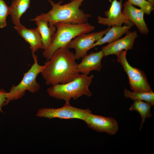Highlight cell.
Returning <instances> with one entry per match:
<instances>
[{
  "label": "cell",
  "instance_id": "obj_1",
  "mask_svg": "<svg viewBox=\"0 0 154 154\" xmlns=\"http://www.w3.org/2000/svg\"><path fill=\"white\" fill-rule=\"evenodd\" d=\"M75 54L66 47L56 50L42 66L41 72L46 84L52 85L69 82L80 74Z\"/></svg>",
  "mask_w": 154,
  "mask_h": 154
},
{
  "label": "cell",
  "instance_id": "obj_2",
  "mask_svg": "<svg viewBox=\"0 0 154 154\" xmlns=\"http://www.w3.org/2000/svg\"><path fill=\"white\" fill-rule=\"evenodd\" d=\"M84 0H71L68 3L61 5L62 1L56 3L52 0H48L52 6L51 9L46 13H41L31 20H46L50 26L54 25L58 22L72 24L87 22L91 15L85 13L80 8Z\"/></svg>",
  "mask_w": 154,
  "mask_h": 154
},
{
  "label": "cell",
  "instance_id": "obj_3",
  "mask_svg": "<svg viewBox=\"0 0 154 154\" xmlns=\"http://www.w3.org/2000/svg\"><path fill=\"white\" fill-rule=\"evenodd\" d=\"M94 76L84 74H79L72 81L64 84L51 85L46 90L47 94L57 100H64L65 105H69L71 99L76 100L85 95L88 97L92 95L89 87Z\"/></svg>",
  "mask_w": 154,
  "mask_h": 154
},
{
  "label": "cell",
  "instance_id": "obj_4",
  "mask_svg": "<svg viewBox=\"0 0 154 154\" xmlns=\"http://www.w3.org/2000/svg\"><path fill=\"white\" fill-rule=\"evenodd\" d=\"M56 31L52 37L50 46L43 52L42 54L48 60L57 49L66 47L68 43L80 35L91 32L95 27L88 22L80 24L58 22L54 25Z\"/></svg>",
  "mask_w": 154,
  "mask_h": 154
},
{
  "label": "cell",
  "instance_id": "obj_5",
  "mask_svg": "<svg viewBox=\"0 0 154 154\" xmlns=\"http://www.w3.org/2000/svg\"><path fill=\"white\" fill-rule=\"evenodd\" d=\"M34 63L30 68L24 74L21 81L17 85H14L7 94L6 105L10 102L22 98L28 91L34 93L38 92L40 85L37 81V78L41 73L42 66L39 64L37 56L32 54Z\"/></svg>",
  "mask_w": 154,
  "mask_h": 154
},
{
  "label": "cell",
  "instance_id": "obj_6",
  "mask_svg": "<svg viewBox=\"0 0 154 154\" xmlns=\"http://www.w3.org/2000/svg\"><path fill=\"white\" fill-rule=\"evenodd\" d=\"M127 50H123L117 55V61L122 66L128 76L130 87L132 91L146 92L153 91L145 73L132 67L126 58Z\"/></svg>",
  "mask_w": 154,
  "mask_h": 154
},
{
  "label": "cell",
  "instance_id": "obj_7",
  "mask_svg": "<svg viewBox=\"0 0 154 154\" xmlns=\"http://www.w3.org/2000/svg\"><path fill=\"white\" fill-rule=\"evenodd\" d=\"M92 113L89 108L81 109L65 105L58 108H42L39 109L36 116L48 119L58 118L63 119H78L84 121L87 116Z\"/></svg>",
  "mask_w": 154,
  "mask_h": 154
},
{
  "label": "cell",
  "instance_id": "obj_8",
  "mask_svg": "<svg viewBox=\"0 0 154 154\" xmlns=\"http://www.w3.org/2000/svg\"><path fill=\"white\" fill-rule=\"evenodd\" d=\"M110 27L98 32H90L77 36L68 43L66 47L69 49L75 50L74 54L76 59L82 58L87 54L92 46L104 35Z\"/></svg>",
  "mask_w": 154,
  "mask_h": 154
},
{
  "label": "cell",
  "instance_id": "obj_9",
  "mask_svg": "<svg viewBox=\"0 0 154 154\" xmlns=\"http://www.w3.org/2000/svg\"><path fill=\"white\" fill-rule=\"evenodd\" d=\"M123 0H110L111 4L108 10L104 12L106 17L98 16L97 17L98 23L108 27L114 26H121L123 24L126 25L130 24L132 22L128 19L123 14L122 9Z\"/></svg>",
  "mask_w": 154,
  "mask_h": 154
},
{
  "label": "cell",
  "instance_id": "obj_10",
  "mask_svg": "<svg viewBox=\"0 0 154 154\" xmlns=\"http://www.w3.org/2000/svg\"><path fill=\"white\" fill-rule=\"evenodd\" d=\"M84 121L88 127L99 132H104L109 135L115 134L118 129V123L114 118L89 114Z\"/></svg>",
  "mask_w": 154,
  "mask_h": 154
},
{
  "label": "cell",
  "instance_id": "obj_11",
  "mask_svg": "<svg viewBox=\"0 0 154 154\" xmlns=\"http://www.w3.org/2000/svg\"><path fill=\"white\" fill-rule=\"evenodd\" d=\"M137 36V32L136 31H129L122 38H119L103 47L102 50L104 56L112 54L117 56L123 50L132 49Z\"/></svg>",
  "mask_w": 154,
  "mask_h": 154
},
{
  "label": "cell",
  "instance_id": "obj_12",
  "mask_svg": "<svg viewBox=\"0 0 154 154\" xmlns=\"http://www.w3.org/2000/svg\"><path fill=\"white\" fill-rule=\"evenodd\" d=\"M123 11L125 17L136 26L141 33L146 35L149 33V30L144 19L145 13L141 9L136 8L128 1H125Z\"/></svg>",
  "mask_w": 154,
  "mask_h": 154
},
{
  "label": "cell",
  "instance_id": "obj_13",
  "mask_svg": "<svg viewBox=\"0 0 154 154\" xmlns=\"http://www.w3.org/2000/svg\"><path fill=\"white\" fill-rule=\"evenodd\" d=\"M14 28L18 34L30 45L32 54L39 49H43L41 37L38 28L28 29L21 25L14 26Z\"/></svg>",
  "mask_w": 154,
  "mask_h": 154
},
{
  "label": "cell",
  "instance_id": "obj_14",
  "mask_svg": "<svg viewBox=\"0 0 154 154\" xmlns=\"http://www.w3.org/2000/svg\"><path fill=\"white\" fill-rule=\"evenodd\" d=\"M104 56L102 50L87 54L82 58L81 62L78 64L79 72L88 75L92 71H100L102 68L101 60Z\"/></svg>",
  "mask_w": 154,
  "mask_h": 154
},
{
  "label": "cell",
  "instance_id": "obj_15",
  "mask_svg": "<svg viewBox=\"0 0 154 154\" xmlns=\"http://www.w3.org/2000/svg\"><path fill=\"white\" fill-rule=\"evenodd\" d=\"M134 25L131 23L129 25H125L123 26L121 25L112 26L102 38L92 46L90 49L97 46L111 43L117 40L123 35L127 33Z\"/></svg>",
  "mask_w": 154,
  "mask_h": 154
},
{
  "label": "cell",
  "instance_id": "obj_16",
  "mask_svg": "<svg viewBox=\"0 0 154 154\" xmlns=\"http://www.w3.org/2000/svg\"><path fill=\"white\" fill-rule=\"evenodd\" d=\"M41 37L43 49L45 50L50 45L56 28L54 25L50 26L48 21L43 20L35 21Z\"/></svg>",
  "mask_w": 154,
  "mask_h": 154
},
{
  "label": "cell",
  "instance_id": "obj_17",
  "mask_svg": "<svg viewBox=\"0 0 154 154\" xmlns=\"http://www.w3.org/2000/svg\"><path fill=\"white\" fill-rule=\"evenodd\" d=\"M30 0H13L9 7V15L13 24L21 25L20 19L30 7Z\"/></svg>",
  "mask_w": 154,
  "mask_h": 154
},
{
  "label": "cell",
  "instance_id": "obj_18",
  "mask_svg": "<svg viewBox=\"0 0 154 154\" xmlns=\"http://www.w3.org/2000/svg\"><path fill=\"white\" fill-rule=\"evenodd\" d=\"M152 105L150 104L142 101L134 100L129 109L130 111L135 110L140 114L141 118V122L139 130H141L144 123L147 118L152 117L151 112Z\"/></svg>",
  "mask_w": 154,
  "mask_h": 154
},
{
  "label": "cell",
  "instance_id": "obj_19",
  "mask_svg": "<svg viewBox=\"0 0 154 154\" xmlns=\"http://www.w3.org/2000/svg\"><path fill=\"white\" fill-rule=\"evenodd\" d=\"M124 96L132 100H140L148 102L153 106L154 105V93L152 91L146 92L131 91L126 89L124 90Z\"/></svg>",
  "mask_w": 154,
  "mask_h": 154
},
{
  "label": "cell",
  "instance_id": "obj_20",
  "mask_svg": "<svg viewBox=\"0 0 154 154\" xmlns=\"http://www.w3.org/2000/svg\"><path fill=\"white\" fill-rule=\"evenodd\" d=\"M133 5L139 7L145 14L150 15L153 10L154 5L147 0H128Z\"/></svg>",
  "mask_w": 154,
  "mask_h": 154
},
{
  "label": "cell",
  "instance_id": "obj_21",
  "mask_svg": "<svg viewBox=\"0 0 154 154\" xmlns=\"http://www.w3.org/2000/svg\"><path fill=\"white\" fill-rule=\"evenodd\" d=\"M9 15V7L3 0H0V29L6 26V18Z\"/></svg>",
  "mask_w": 154,
  "mask_h": 154
},
{
  "label": "cell",
  "instance_id": "obj_22",
  "mask_svg": "<svg viewBox=\"0 0 154 154\" xmlns=\"http://www.w3.org/2000/svg\"><path fill=\"white\" fill-rule=\"evenodd\" d=\"M7 92L3 89H0V111L2 112V108L6 105Z\"/></svg>",
  "mask_w": 154,
  "mask_h": 154
},
{
  "label": "cell",
  "instance_id": "obj_23",
  "mask_svg": "<svg viewBox=\"0 0 154 154\" xmlns=\"http://www.w3.org/2000/svg\"><path fill=\"white\" fill-rule=\"evenodd\" d=\"M154 5V0H147Z\"/></svg>",
  "mask_w": 154,
  "mask_h": 154
}]
</instances>
